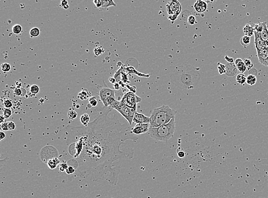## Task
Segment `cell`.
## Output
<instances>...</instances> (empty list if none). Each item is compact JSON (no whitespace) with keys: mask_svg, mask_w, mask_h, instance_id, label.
I'll list each match as a JSON object with an SVG mask.
<instances>
[{"mask_svg":"<svg viewBox=\"0 0 268 198\" xmlns=\"http://www.w3.org/2000/svg\"><path fill=\"white\" fill-rule=\"evenodd\" d=\"M40 33H41V31L38 27H32V29H31V30L29 32V34H30L31 38H36V37H38V36H39Z\"/></svg>","mask_w":268,"mask_h":198,"instance_id":"22","label":"cell"},{"mask_svg":"<svg viewBox=\"0 0 268 198\" xmlns=\"http://www.w3.org/2000/svg\"><path fill=\"white\" fill-rule=\"evenodd\" d=\"M113 88H114L115 90H119L120 89V88H121L120 84L119 83H118V82H116L115 84H114Z\"/></svg>","mask_w":268,"mask_h":198,"instance_id":"49","label":"cell"},{"mask_svg":"<svg viewBox=\"0 0 268 198\" xmlns=\"http://www.w3.org/2000/svg\"><path fill=\"white\" fill-rule=\"evenodd\" d=\"M22 96H25L26 94H27L26 90L25 89H24V88H22Z\"/></svg>","mask_w":268,"mask_h":198,"instance_id":"52","label":"cell"},{"mask_svg":"<svg viewBox=\"0 0 268 198\" xmlns=\"http://www.w3.org/2000/svg\"><path fill=\"white\" fill-rule=\"evenodd\" d=\"M243 62H244V64L245 65H246V67L247 68H252L253 66V64L252 63V62H251V61L249 59H245L244 60H243Z\"/></svg>","mask_w":268,"mask_h":198,"instance_id":"40","label":"cell"},{"mask_svg":"<svg viewBox=\"0 0 268 198\" xmlns=\"http://www.w3.org/2000/svg\"><path fill=\"white\" fill-rule=\"evenodd\" d=\"M67 5H68V1L66 0H63L61 1L60 5V7L63 8L65 6H66Z\"/></svg>","mask_w":268,"mask_h":198,"instance_id":"46","label":"cell"},{"mask_svg":"<svg viewBox=\"0 0 268 198\" xmlns=\"http://www.w3.org/2000/svg\"><path fill=\"white\" fill-rule=\"evenodd\" d=\"M166 7L169 15H177L179 16L181 12V5L178 1H171L166 4Z\"/></svg>","mask_w":268,"mask_h":198,"instance_id":"8","label":"cell"},{"mask_svg":"<svg viewBox=\"0 0 268 198\" xmlns=\"http://www.w3.org/2000/svg\"><path fill=\"white\" fill-rule=\"evenodd\" d=\"M22 32V27L19 24H16L12 27V32L15 34H19Z\"/></svg>","mask_w":268,"mask_h":198,"instance_id":"27","label":"cell"},{"mask_svg":"<svg viewBox=\"0 0 268 198\" xmlns=\"http://www.w3.org/2000/svg\"><path fill=\"white\" fill-rule=\"evenodd\" d=\"M78 116V114L74 110H70L68 113V117L70 120H74Z\"/></svg>","mask_w":268,"mask_h":198,"instance_id":"29","label":"cell"},{"mask_svg":"<svg viewBox=\"0 0 268 198\" xmlns=\"http://www.w3.org/2000/svg\"><path fill=\"white\" fill-rule=\"evenodd\" d=\"M194 8L197 13H204L208 9V4L204 1L198 0L194 3Z\"/></svg>","mask_w":268,"mask_h":198,"instance_id":"14","label":"cell"},{"mask_svg":"<svg viewBox=\"0 0 268 198\" xmlns=\"http://www.w3.org/2000/svg\"><path fill=\"white\" fill-rule=\"evenodd\" d=\"M3 114L4 117L5 118V119H8L13 114V111L10 109H5L3 110Z\"/></svg>","mask_w":268,"mask_h":198,"instance_id":"32","label":"cell"},{"mask_svg":"<svg viewBox=\"0 0 268 198\" xmlns=\"http://www.w3.org/2000/svg\"><path fill=\"white\" fill-rule=\"evenodd\" d=\"M30 92L34 95L37 94L39 92V86L37 85H33L30 88Z\"/></svg>","mask_w":268,"mask_h":198,"instance_id":"31","label":"cell"},{"mask_svg":"<svg viewBox=\"0 0 268 198\" xmlns=\"http://www.w3.org/2000/svg\"><path fill=\"white\" fill-rule=\"evenodd\" d=\"M191 73V71L188 70L182 71L180 74H176L175 77H179V79L174 80L176 82L179 81L181 83L180 86H183L185 89H191L194 88V86L197 83L199 79L193 78V74Z\"/></svg>","mask_w":268,"mask_h":198,"instance_id":"5","label":"cell"},{"mask_svg":"<svg viewBox=\"0 0 268 198\" xmlns=\"http://www.w3.org/2000/svg\"><path fill=\"white\" fill-rule=\"evenodd\" d=\"M255 45L256 49H268V45L260 37L258 32L255 30Z\"/></svg>","mask_w":268,"mask_h":198,"instance_id":"11","label":"cell"},{"mask_svg":"<svg viewBox=\"0 0 268 198\" xmlns=\"http://www.w3.org/2000/svg\"><path fill=\"white\" fill-rule=\"evenodd\" d=\"M141 98L135 93L129 91L123 96L120 102L122 105L136 110L137 103L140 102Z\"/></svg>","mask_w":268,"mask_h":198,"instance_id":"6","label":"cell"},{"mask_svg":"<svg viewBox=\"0 0 268 198\" xmlns=\"http://www.w3.org/2000/svg\"><path fill=\"white\" fill-rule=\"evenodd\" d=\"M177 155H178V156H179V158H184L185 156V154L183 151V150H182V151H177Z\"/></svg>","mask_w":268,"mask_h":198,"instance_id":"47","label":"cell"},{"mask_svg":"<svg viewBox=\"0 0 268 198\" xmlns=\"http://www.w3.org/2000/svg\"><path fill=\"white\" fill-rule=\"evenodd\" d=\"M133 123H150V117L147 116L143 114L138 113L136 111L134 115Z\"/></svg>","mask_w":268,"mask_h":198,"instance_id":"13","label":"cell"},{"mask_svg":"<svg viewBox=\"0 0 268 198\" xmlns=\"http://www.w3.org/2000/svg\"><path fill=\"white\" fill-rule=\"evenodd\" d=\"M255 30L258 32L262 39L268 45V27L267 22H260L253 26Z\"/></svg>","mask_w":268,"mask_h":198,"instance_id":"7","label":"cell"},{"mask_svg":"<svg viewBox=\"0 0 268 198\" xmlns=\"http://www.w3.org/2000/svg\"><path fill=\"white\" fill-rule=\"evenodd\" d=\"M178 16H177V15H169V16H168V19L169 20H170V21H172V22H174V21H175L176 19H178Z\"/></svg>","mask_w":268,"mask_h":198,"instance_id":"44","label":"cell"},{"mask_svg":"<svg viewBox=\"0 0 268 198\" xmlns=\"http://www.w3.org/2000/svg\"><path fill=\"white\" fill-rule=\"evenodd\" d=\"M1 123H4V119H5V118L4 117V115H1Z\"/></svg>","mask_w":268,"mask_h":198,"instance_id":"53","label":"cell"},{"mask_svg":"<svg viewBox=\"0 0 268 198\" xmlns=\"http://www.w3.org/2000/svg\"><path fill=\"white\" fill-rule=\"evenodd\" d=\"M6 138V134L4 131H1L0 132V140L2 141L3 139H4Z\"/></svg>","mask_w":268,"mask_h":198,"instance_id":"48","label":"cell"},{"mask_svg":"<svg viewBox=\"0 0 268 198\" xmlns=\"http://www.w3.org/2000/svg\"><path fill=\"white\" fill-rule=\"evenodd\" d=\"M8 127L10 131H13L16 128V124L13 122H8Z\"/></svg>","mask_w":268,"mask_h":198,"instance_id":"42","label":"cell"},{"mask_svg":"<svg viewBox=\"0 0 268 198\" xmlns=\"http://www.w3.org/2000/svg\"><path fill=\"white\" fill-rule=\"evenodd\" d=\"M176 130L175 118L168 124L158 128H150L149 134L154 140L157 142H168L172 138Z\"/></svg>","mask_w":268,"mask_h":198,"instance_id":"3","label":"cell"},{"mask_svg":"<svg viewBox=\"0 0 268 198\" xmlns=\"http://www.w3.org/2000/svg\"><path fill=\"white\" fill-rule=\"evenodd\" d=\"M126 70L128 71L129 73H133V74H135L136 75H137V76H139L140 77H149V75H145V74H141L140 73H139V72H138L137 71L135 70V69H134L133 67H127V69H126Z\"/></svg>","mask_w":268,"mask_h":198,"instance_id":"26","label":"cell"},{"mask_svg":"<svg viewBox=\"0 0 268 198\" xmlns=\"http://www.w3.org/2000/svg\"><path fill=\"white\" fill-rule=\"evenodd\" d=\"M14 95L16 96H22V89H19L16 88L14 90V93H13Z\"/></svg>","mask_w":268,"mask_h":198,"instance_id":"41","label":"cell"},{"mask_svg":"<svg viewBox=\"0 0 268 198\" xmlns=\"http://www.w3.org/2000/svg\"><path fill=\"white\" fill-rule=\"evenodd\" d=\"M1 70L4 72H9L11 70V66L8 63H4L1 66Z\"/></svg>","mask_w":268,"mask_h":198,"instance_id":"33","label":"cell"},{"mask_svg":"<svg viewBox=\"0 0 268 198\" xmlns=\"http://www.w3.org/2000/svg\"><path fill=\"white\" fill-rule=\"evenodd\" d=\"M257 82V78L253 74H249L248 77H246V83L250 86L255 85Z\"/></svg>","mask_w":268,"mask_h":198,"instance_id":"21","label":"cell"},{"mask_svg":"<svg viewBox=\"0 0 268 198\" xmlns=\"http://www.w3.org/2000/svg\"><path fill=\"white\" fill-rule=\"evenodd\" d=\"M99 96L100 97L101 101H102L104 105L106 102V100L110 96H115V90L109 89L108 88H104L100 90L99 93Z\"/></svg>","mask_w":268,"mask_h":198,"instance_id":"10","label":"cell"},{"mask_svg":"<svg viewBox=\"0 0 268 198\" xmlns=\"http://www.w3.org/2000/svg\"><path fill=\"white\" fill-rule=\"evenodd\" d=\"M80 122L83 126L87 127L89 124L90 116L88 114H84L80 116Z\"/></svg>","mask_w":268,"mask_h":198,"instance_id":"20","label":"cell"},{"mask_svg":"<svg viewBox=\"0 0 268 198\" xmlns=\"http://www.w3.org/2000/svg\"><path fill=\"white\" fill-rule=\"evenodd\" d=\"M188 22L189 25H193L196 23V19L194 16H190L188 19Z\"/></svg>","mask_w":268,"mask_h":198,"instance_id":"38","label":"cell"},{"mask_svg":"<svg viewBox=\"0 0 268 198\" xmlns=\"http://www.w3.org/2000/svg\"><path fill=\"white\" fill-rule=\"evenodd\" d=\"M3 105L6 109H10L13 106V102L11 99H6L4 101Z\"/></svg>","mask_w":268,"mask_h":198,"instance_id":"35","label":"cell"},{"mask_svg":"<svg viewBox=\"0 0 268 198\" xmlns=\"http://www.w3.org/2000/svg\"><path fill=\"white\" fill-rule=\"evenodd\" d=\"M246 77L244 74H239L237 76L236 81L237 83L240 85H243L246 82Z\"/></svg>","mask_w":268,"mask_h":198,"instance_id":"24","label":"cell"},{"mask_svg":"<svg viewBox=\"0 0 268 198\" xmlns=\"http://www.w3.org/2000/svg\"><path fill=\"white\" fill-rule=\"evenodd\" d=\"M258 60L261 64L268 66V49H256Z\"/></svg>","mask_w":268,"mask_h":198,"instance_id":"12","label":"cell"},{"mask_svg":"<svg viewBox=\"0 0 268 198\" xmlns=\"http://www.w3.org/2000/svg\"><path fill=\"white\" fill-rule=\"evenodd\" d=\"M225 59L229 63V64H233L234 62V59L233 58L229 57L228 56H226L225 57Z\"/></svg>","mask_w":268,"mask_h":198,"instance_id":"45","label":"cell"},{"mask_svg":"<svg viewBox=\"0 0 268 198\" xmlns=\"http://www.w3.org/2000/svg\"><path fill=\"white\" fill-rule=\"evenodd\" d=\"M105 52V50L103 49V48L101 46H98V47H96V48L94 49V53L95 55L96 56H100L101 55L103 54Z\"/></svg>","mask_w":268,"mask_h":198,"instance_id":"30","label":"cell"},{"mask_svg":"<svg viewBox=\"0 0 268 198\" xmlns=\"http://www.w3.org/2000/svg\"><path fill=\"white\" fill-rule=\"evenodd\" d=\"M112 109H103L87 127L69 126L65 130L83 142V150L77 158V175L95 180L108 178L110 183L115 184L118 176L113 168V162L131 155L121 151L120 146L126 140L135 141L137 138L131 133V129L115 118L116 114L113 118L109 116Z\"/></svg>","mask_w":268,"mask_h":198,"instance_id":"1","label":"cell"},{"mask_svg":"<svg viewBox=\"0 0 268 198\" xmlns=\"http://www.w3.org/2000/svg\"><path fill=\"white\" fill-rule=\"evenodd\" d=\"M150 128V123H138L131 128V133L133 135H140L149 132Z\"/></svg>","mask_w":268,"mask_h":198,"instance_id":"9","label":"cell"},{"mask_svg":"<svg viewBox=\"0 0 268 198\" xmlns=\"http://www.w3.org/2000/svg\"><path fill=\"white\" fill-rule=\"evenodd\" d=\"M235 65L236 66L237 70L240 71L242 74L245 72V71L246 70L247 67L246 66V65L244 64L243 61L242 59L241 58H237L236 59L235 62Z\"/></svg>","mask_w":268,"mask_h":198,"instance_id":"15","label":"cell"},{"mask_svg":"<svg viewBox=\"0 0 268 198\" xmlns=\"http://www.w3.org/2000/svg\"><path fill=\"white\" fill-rule=\"evenodd\" d=\"M77 97L81 101H85L91 97V93L88 90L84 89L78 93Z\"/></svg>","mask_w":268,"mask_h":198,"instance_id":"19","label":"cell"},{"mask_svg":"<svg viewBox=\"0 0 268 198\" xmlns=\"http://www.w3.org/2000/svg\"><path fill=\"white\" fill-rule=\"evenodd\" d=\"M109 81L110 83H112V84H115V83L117 82V81H116V79H115L114 77H110V78H109Z\"/></svg>","mask_w":268,"mask_h":198,"instance_id":"50","label":"cell"},{"mask_svg":"<svg viewBox=\"0 0 268 198\" xmlns=\"http://www.w3.org/2000/svg\"><path fill=\"white\" fill-rule=\"evenodd\" d=\"M68 166H68L67 162L64 161V162H63L61 163H60L59 165V170H60V171L61 172H64V171H66V170L67 169V168L68 167Z\"/></svg>","mask_w":268,"mask_h":198,"instance_id":"36","label":"cell"},{"mask_svg":"<svg viewBox=\"0 0 268 198\" xmlns=\"http://www.w3.org/2000/svg\"><path fill=\"white\" fill-rule=\"evenodd\" d=\"M218 73L220 74H223L226 73V65H223V64H220V63H218Z\"/></svg>","mask_w":268,"mask_h":198,"instance_id":"28","label":"cell"},{"mask_svg":"<svg viewBox=\"0 0 268 198\" xmlns=\"http://www.w3.org/2000/svg\"><path fill=\"white\" fill-rule=\"evenodd\" d=\"M1 128L4 131H9V127H8V122H4V123L1 124Z\"/></svg>","mask_w":268,"mask_h":198,"instance_id":"39","label":"cell"},{"mask_svg":"<svg viewBox=\"0 0 268 198\" xmlns=\"http://www.w3.org/2000/svg\"><path fill=\"white\" fill-rule=\"evenodd\" d=\"M176 111L167 105L154 109L150 116V128H158L168 124L175 118Z\"/></svg>","mask_w":268,"mask_h":198,"instance_id":"2","label":"cell"},{"mask_svg":"<svg viewBox=\"0 0 268 198\" xmlns=\"http://www.w3.org/2000/svg\"><path fill=\"white\" fill-rule=\"evenodd\" d=\"M48 166L50 169H54L57 167L58 165L60 164V160L56 157H54L48 161Z\"/></svg>","mask_w":268,"mask_h":198,"instance_id":"18","label":"cell"},{"mask_svg":"<svg viewBox=\"0 0 268 198\" xmlns=\"http://www.w3.org/2000/svg\"><path fill=\"white\" fill-rule=\"evenodd\" d=\"M89 105L92 107H96L98 105V101L96 96H91L89 99Z\"/></svg>","mask_w":268,"mask_h":198,"instance_id":"34","label":"cell"},{"mask_svg":"<svg viewBox=\"0 0 268 198\" xmlns=\"http://www.w3.org/2000/svg\"><path fill=\"white\" fill-rule=\"evenodd\" d=\"M16 88H17L21 89V87L22 86V83L20 82L16 81Z\"/></svg>","mask_w":268,"mask_h":198,"instance_id":"51","label":"cell"},{"mask_svg":"<svg viewBox=\"0 0 268 198\" xmlns=\"http://www.w3.org/2000/svg\"><path fill=\"white\" fill-rule=\"evenodd\" d=\"M117 5L113 0H102V7L108 8L109 7H116Z\"/></svg>","mask_w":268,"mask_h":198,"instance_id":"23","label":"cell"},{"mask_svg":"<svg viewBox=\"0 0 268 198\" xmlns=\"http://www.w3.org/2000/svg\"><path fill=\"white\" fill-rule=\"evenodd\" d=\"M226 74L228 76H234L237 73L236 66L235 64H228L226 65Z\"/></svg>","mask_w":268,"mask_h":198,"instance_id":"16","label":"cell"},{"mask_svg":"<svg viewBox=\"0 0 268 198\" xmlns=\"http://www.w3.org/2000/svg\"><path fill=\"white\" fill-rule=\"evenodd\" d=\"M240 43L244 47H247L250 43V37L245 35L240 39Z\"/></svg>","mask_w":268,"mask_h":198,"instance_id":"25","label":"cell"},{"mask_svg":"<svg viewBox=\"0 0 268 198\" xmlns=\"http://www.w3.org/2000/svg\"><path fill=\"white\" fill-rule=\"evenodd\" d=\"M76 171V168H74V167L72 166H69L65 171V172L68 175H71L75 173Z\"/></svg>","mask_w":268,"mask_h":198,"instance_id":"37","label":"cell"},{"mask_svg":"<svg viewBox=\"0 0 268 198\" xmlns=\"http://www.w3.org/2000/svg\"><path fill=\"white\" fill-rule=\"evenodd\" d=\"M93 3L97 7L99 8L102 7V0H94Z\"/></svg>","mask_w":268,"mask_h":198,"instance_id":"43","label":"cell"},{"mask_svg":"<svg viewBox=\"0 0 268 198\" xmlns=\"http://www.w3.org/2000/svg\"><path fill=\"white\" fill-rule=\"evenodd\" d=\"M110 108L117 111L127 121L129 125L132 124L134 114L136 113L135 110L122 105L121 102L118 101H116L115 104L111 106Z\"/></svg>","mask_w":268,"mask_h":198,"instance_id":"4","label":"cell"},{"mask_svg":"<svg viewBox=\"0 0 268 198\" xmlns=\"http://www.w3.org/2000/svg\"><path fill=\"white\" fill-rule=\"evenodd\" d=\"M243 32L245 33V36L250 37L255 34V29L253 26L250 25V24H246L243 28Z\"/></svg>","mask_w":268,"mask_h":198,"instance_id":"17","label":"cell"}]
</instances>
